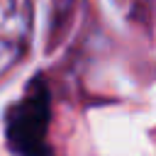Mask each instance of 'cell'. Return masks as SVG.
<instances>
[{
	"instance_id": "cell-1",
	"label": "cell",
	"mask_w": 156,
	"mask_h": 156,
	"mask_svg": "<svg viewBox=\"0 0 156 156\" xmlns=\"http://www.w3.org/2000/svg\"><path fill=\"white\" fill-rule=\"evenodd\" d=\"M51 95L41 76L29 80L22 95L7 107L5 141L15 156H51L49 146Z\"/></svg>"
},
{
	"instance_id": "cell-3",
	"label": "cell",
	"mask_w": 156,
	"mask_h": 156,
	"mask_svg": "<svg viewBox=\"0 0 156 156\" xmlns=\"http://www.w3.org/2000/svg\"><path fill=\"white\" fill-rule=\"evenodd\" d=\"M132 12L144 22L156 20V0H132Z\"/></svg>"
},
{
	"instance_id": "cell-4",
	"label": "cell",
	"mask_w": 156,
	"mask_h": 156,
	"mask_svg": "<svg viewBox=\"0 0 156 156\" xmlns=\"http://www.w3.org/2000/svg\"><path fill=\"white\" fill-rule=\"evenodd\" d=\"M71 2L73 0H51V15H54L56 22H61V17L71 10Z\"/></svg>"
},
{
	"instance_id": "cell-2",
	"label": "cell",
	"mask_w": 156,
	"mask_h": 156,
	"mask_svg": "<svg viewBox=\"0 0 156 156\" xmlns=\"http://www.w3.org/2000/svg\"><path fill=\"white\" fill-rule=\"evenodd\" d=\"M34 0H0V76L10 71L32 41Z\"/></svg>"
}]
</instances>
